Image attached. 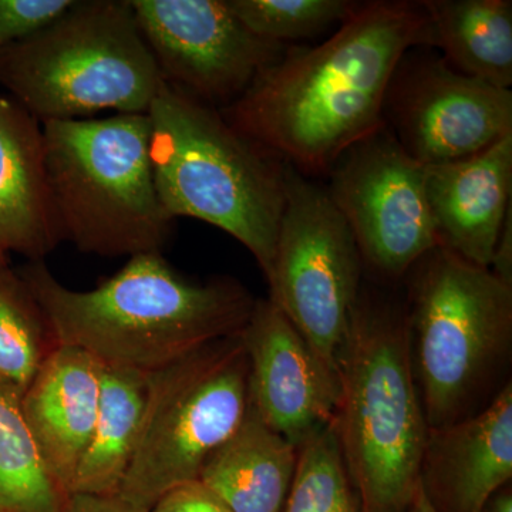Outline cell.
<instances>
[{"instance_id":"cell-24","label":"cell","mask_w":512,"mask_h":512,"mask_svg":"<svg viewBox=\"0 0 512 512\" xmlns=\"http://www.w3.org/2000/svg\"><path fill=\"white\" fill-rule=\"evenodd\" d=\"M239 22L268 42L284 45L291 40L319 35L343 22L357 2L350 0H227Z\"/></svg>"},{"instance_id":"cell-2","label":"cell","mask_w":512,"mask_h":512,"mask_svg":"<svg viewBox=\"0 0 512 512\" xmlns=\"http://www.w3.org/2000/svg\"><path fill=\"white\" fill-rule=\"evenodd\" d=\"M57 346L83 350L107 369L150 376L215 340L237 335L255 299L234 279L197 284L163 254L133 256L90 291H74L32 261L18 272Z\"/></svg>"},{"instance_id":"cell-8","label":"cell","mask_w":512,"mask_h":512,"mask_svg":"<svg viewBox=\"0 0 512 512\" xmlns=\"http://www.w3.org/2000/svg\"><path fill=\"white\" fill-rule=\"evenodd\" d=\"M239 333L148 376L140 437L117 497L151 511L174 488L198 481L208 458L238 429L249 407V362Z\"/></svg>"},{"instance_id":"cell-5","label":"cell","mask_w":512,"mask_h":512,"mask_svg":"<svg viewBox=\"0 0 512 512\" xmlns=\"http://www.w3.org/2000/svg\"><path fill=\"white\" fill-rule=\"evenodd\" d=\"M42 127L62 241L104 258L163 254L174 220L154 181L148 114L53 120Z\"/></svg>"},{"instance_id":"cell-12","label":"cell","mask_w":512,"mask_h":512,"mask_svg":"<svg viewBox=\"0 0 512 512\" xmlns=\"http://www.w3.org/2000/svg\"><path fill=\"white\" fill-rule=\"evenodd\" d=\"M164 82L202 103H234L284 45L249 32L227 0H130Z\"/></svg>"},{"instance_id":"cell-11","label":"cell","mask_w":512,"mask_h":512,"mask_svg":"<svg viewBox=\"0 0 512 512\" xmlns=\"http://www.w3.org/2000/svg\"><path fill=\"white\" fill-rule=\"evenodd\" d=\"M384 126L420 164L461 160L512 133V92L414 47L394 72Z\"/></svg>"},{"instance_id":"cell-28","label":"cell","mask_w":512,"mask_h":512,"mask_svg":"<svg viewBox=\"0 0 512 512\" xmlns=\"http://www.w3.org/2000/svg\"><path fill=\"white\" fill-rule=\"evenodd\" d=\"M491 272L504 284L512 286V208L505 218L490 265Z\"/></svg>"},{"instance_id":"cell-29","label":"cell","mask_w":512,"mask_h":512,"mask_svg":"<svg viewBox=\"0 0 512 512\" xmlns=\"http://www.w3.org/2000/svg\"><path fill=\"white\" fill-rule=\"evenodd\" d=\"M480 512H512V494L510 487L501 488L485 503Z\"/></svg>"},{"instance_id":"cell-22","label":"cell","mask_w":512,"mask_h":512,"mask_svg":"<svg viewBox=\"0 0 512 512\" xmlns=\"http://www.w3.org/2000/svg\"><path fill=\"white\" fill-rule=\"evenodd\" d=\"M56 348L25 282L8 264H0V386L22 399Z\"/></svg>"},{"instance_id":"cell-14","label":"cell","mask_w":512,"mask_h":512,"mask_svg":"<svg viewBox=\"0 0 512 512\" xmlns=\"http://www.w3.org/2000/svg\"><path fill=\"white\" fill-rule=\"evenodd\" d=\"M512 477V384L476 416L429 429L420 483L439 512H480Z\"/></svg>"},{"instance_id":"cell-23","label":"cell","mask_w":512,"mask_h":512,"mask_svg":"<svg viewBox=\"0 0 512 512\" xmlns=\"http://www.w3.org/2000/svg\"><path fill=\"white\" fill-rule=\"evenodd\" d=\"M333 423L298 447V463L282 512H360Z\"/></svg>"},{"instance_id":"cell-16","label":"cell","mask_w":512,"mask_h":512,"mask_svg":"<svg viewBox=\"0 0 512 512\" xmlns=\"http://www.w3.org/2000/svg\"><path fill=\"white\" fill-rule=\"evenodd\" d=\"M60 242L42 123L0 93V264L10 254L43 261Z\"/></svg>"},{"instance_id":"cell-6","label":"cell","mask_w":512,"mask_h":512,"mask_svg":"<svg viewBox=\"0 0 512 512\" xmlns=\"http://www.w3.org/2000/svg\"><path fill=\"white\" fill-rule=\"evenodd\" d=\"M165 84L130 0H83L0 49V86L39 123L147 114Z\"/></svg>"},{"instance_id":"cell-25","label":"cell","mask_w":512,"mask_h":512,"mask_svg":"<svg viewBox=\"0 0 512 512\" xmlns=\"http://www.w3.org/2000/svg\"><path fill=\"white\" fill-rule=\"evenodd\" d=\"M74 0H0V49L47 28Z\"/></svg>"},{"instance_id":"cell-17","label":"cell","mask_w":512,"mask_h":512,"mask_svg":"<svg viewBox=\"0 0 512 512\" xmlns=\"http://www.w3.org/2000/svg\"><path fill=\"white\" fill-rule=\"evenodd\" d=\"M101 370L83 350L57 346L20 399L47 466L69 495L99 413Z\"/></svg>"},{"instance_id":"cell-27","label":"cell","mask_w":512,"mask_h":512,"mask_svg":"<svg viewBox=\"0 0 512 512\" xmlns=\"http://www.w3.org/2000/svg\"><path fill=\"white\" fill-rule=\"evenodd\" d=\"M69 512H150L146 508L127 503L123 498L96 497V495H72Z\"/></svg>"},{"instance_id":"cell-9","label":"cell","mask_w":512,"mask_h":512,"mask_svg":"<svg viewBox=\"0 0 512 512\" xmlns=\"http://www.w3.org/2000/svg\"><path fill=\"white\" fill-rule=\"evenodd\" d=\"M284 181L269 299L339 379L365 264L326 185L288 164Z\"/></svg>"},{"instance_id":"cell-15","label":"cell","mask_w":512,"mask_h":512,"mask_svg":"<svg viewBox=\"0 0 512 512\" xmlns=\"http://www.w3.org/2000/svg\"><path fill=\"white\" fill-rule=\"evenodd\" d=\"M424 170L439 245L490 268L512 208V133L474 156Z\"/></svg>"},{"instance_id":"cell-1","label":"cell","mask_w":512,"mask_h":512,"mask_svg":"<svg viewBox=\"0 0 512 512\" xmlns=\"http://www.w3.org/2000/svg\"><path fill=\"white\" fill-rule=\"evenodd\" d=\"M427 46L423 3H357L328 40L284 52L221 114L299 173L326 177L350 147L384 126L397 66L414 47Z\"/></svg>"},{"instance_id":"cell-19","label":"cell","mask_w":512,"mask_h":512,"mask_svg":"<svg viewBox=\"0 0 512 512\" xmlns=\"http://www.w3.org/2000/svg\"><path fill=\"white\" fill-rule=\"evenodd\" d=\"M430 20L431 47L453 69L511 90V0H423Z\"/></svg>"},{"instance_id":"cell-4","label":"cell","mask_w":512,"mask_h":512,"mask_svg":"<svg viewBox=\"0 0 512 512\" xmlns=\"http://www.w3.org/2000/svg\"><path fill=\"white\" fill-rule=\"evenodd\" d=\"M339 383L333 426L360 512H407L429 436L407 315L359 295Z\"/></svg>"},{"instance_id":"cell-3","label":"cell","mask_w":512,"mask_h":512,"mask_svg":"<svg viewBox=\"0 0 512 512\" xmlns=\"http://www.w3.org/2000/svg\"><path fill=\"white\" fill-rule=\"evenodd\" d=\"M158 197L173 220L220 228L251 252L266 281L285 202V163L210 104L165 83L148 110Z\"/></svg>"},{"instance_id":"cell-30","label":"cell","mask_w":512,"mask_h":512,"mask_svg":"<svg viewBox=\"0 0 512 512\" xmlns=\"http://www.w3.org/2000/svg\"><path fill=\"white\" fill-rule=\"evenodd\" d=\"M407 512H439L437 508L434 507L433 503H431L430 498L427 497V494L424 493L423 487H420L417 490L416 495H414L412 504H410L409 510Z\"/></svg>"},{"instance_id":"cell-20","label":"cell","mask_w":512,"mask_h":512,"mask_svg":"<svg viewBox=\"0 0 512 512\" xmlns=\"http://www.w3.org/2000/svg\"><path fill=\"white\" fill-rule=\"evenodd\" d=\"M147 379L127 370H101L99 413L74 474L70 497L119 495L140 437Z\"/></svg>"},{"instance_id":"cell-21","label":"cell","mask_w":512,"mask_h":512,"mask_svg":"<svg viewBox=\"0 0 512 512\" xmlns=\"http://www.w3.org/2000/svg\"><path fill=\"white\" fill-rule=\"evenodd\" d=\"M69 501L37 446L19 397L0 386V512H69Z\"/></svg>"},{"instance_id":"cell-10","label":"cell","mask_w":512,"mask_h":512,"mask_svg":"<svg viewBox=\"0 0 512 512\" xmlns=\"http://www.w3.org/2000/svg\"><path fill=\"white\" fill-rule=\"evenodd\" d=\"M326 177L363 264L376 274L400 278L439 245L424 165L386 126L350 147Z\"/></svg>"},{"instance_id":"cell-13","label":"cell","mask_w":512,"mask_h":512,"mask_svg":"<svg viewBox=\"0 0 512 512\" xmlns=\"http://www.w3.org/2000/svg\"><path fill=\"white\" fill-rule=\"evenodd\" d=\"M249 362V403L258 416L296 448L333 423L338 377L271 299H258L241 330Z\"/></svg>"},{"instance_id":"cell-7","label":"cell","mask_w":512,"mask_h":512,"mask_svg":"<svg viewBox=\"0 0 512 512\" xmlns=\"http://www.w3.org/2000/svg\"><path fill=\"white\" fill-rule=\"evenodd\" d=\"M413 271L410 333L429 429L463 419L510 349L512 286L437 245Z\"/></svg>"},{"instance_id":"cell-18","label":"cell","mask_w":512,"mask_h":512,"mask_svg":"<svg viewBox=\"0 0 512 512\" xmlns=\"http://www.w3.org/2000/svg\"><path fill=\"white\" fill-rule=\"evenodd\" d=\"M298 448L272 430L249 403L235 433L205 463L198 483L229 512H282Z\"/></svg>"},{"instance_id":"cell-26","label":"cell","mask_w":512,"mask_h":512,"mask_svg":"<svg viewBox=\"0 0 512 512\" xmlns=\"http://www.w3.org/2000/svg\"><path fill=\"white\" fill-rule=\"evenodd\" d=\"M150 512H229L220 500L204 487L195 483L181 485L158 500Z\"/></svg>"}]
</instances>
